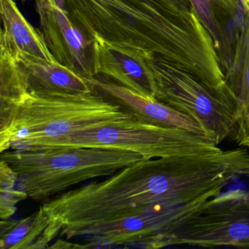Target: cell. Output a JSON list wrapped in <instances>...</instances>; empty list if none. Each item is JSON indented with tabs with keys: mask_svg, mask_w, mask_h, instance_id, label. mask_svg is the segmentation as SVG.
Segmentation results:
<instances>
[{
	"mask_svg": "<svg viewBox=\"0 0 249 249\" xmlns=\"http://www.w3.org/2000/svg\"><path fill=\"white\" fill-rule=\"evenodd\" d=\"M82 147L132 151L145 160L222 151L211 138L138 118L86 129L40 148Z\"/></svg>",
	"mask_w": 249,
	"mask_h": 249,
	"instance_id": "obj_4",
	"label": "cell"
},
{
	"mask_svg": "<svg viewBox=\"0 0 249 249\" xmlns=\"http://www.w3.org/2000/svg\"><path fill=\"white\" fill-rule=\"evenodd\" d=\"M208 198L178 205H159L136 215L101 224L84 231L82 249L122 246L157 249L163 235L200 212Z\"/></svg>",
	"mask_w": 249,
	"mask_h": 249,
	"instance_id": "obj_7",
	"label": "cell"
},
{
	"mask_svg": "<svg viewBox=\"0 0 249 249\" xmlns=\"http://www.w3.org/2000/svg\"><path fill=\"white\" fill-rule=\"evenodd\" d=\"M211 35L224 74L235 56L243 14L242 0H189Z\"/></svg>",
	"mask_w": 249,
	"mask_h": 249,
	"instance_id": "obj_11",
	"label": "cell"
},
{
	"mask_svg": "<svg viewBox=\"0 0 249 249\" xmlns=\"http://www.w3.org/2000/svg\"><path fill=\"white\" fill-rule=\"evenodd\" d=\"M0 15L2 24L0 42L14 52L57 62L51 53L42 32L24 18L14 0H0Z\"/></svg>",
	"mask_w": 249,
	"mask_h": 249,
	"instance_id": "obj_14",
	"label": "cell"
},
{
	"mask_svg": "<svg viewBox=\"0 0 249 249\" xmlns=\"http://www.w3.org/2000/svg\"><path fill=\"white\" fill-rule=\"evenodd\" d=\"M0 158L15 172L20 190L44 202L71 186L113 176L143 160L132 151L82 147L11 149L1 153Z\"/></svg>",
	"mask_w": 249,
	"mask_h": 249,
	"instance_id": "obj_3",
	"label": "cell"
},
{
	"mask_svg": "<svg viewBox=\"0 0 249 249\" xmlns=\"http://www.w3.org/2000/svg\"><path fill=\"white\" fill-rule=\"evenodd\" d=\"M18 178L3 160L0 161V218L9 219L17 211L18 202L28 197L24 191L16 189Z\"/></svg>",
	"mask_w": 249,
	"mask_h": 249,
	"instance_id": "obj_17",
	"label": "cell"
},
{
	"mask_svg": "<svg viewBox=\"0 0 249 249\" xmlns=\"http://www.w3.org/2000/svg\"><path fill=\"white\" fill-rule=\"evenodd\" d=\"M14 52L27 80L29 92L85 94L94 91L92 79L80 75L58 62H50L23 52Z\"/></svg>",
	"mask_w": 249,
	"mask_h": 249,
	"instance_id": "obj_12",
	"label": "cell"
},
{
	"mask_svg": "<svg viewBox=\"0 0 249 249\" xmlns=\"http://www.w3.org/2000/svg\"><path fill=\"white\" fill-rule=\"evenodd\" d=\"M243 198H244L246 201L249 202V191L248 192H244V193H243Z\"/></svg>",
	"mask_w": 249,
	"mask_h": 249,
	"instance_id": "obj_19",
	"label": "cell"
},
{
	"mask_svg": "<svg viewBox=\"0 0 249 249\" xmlns=\"http://www.w3.org/2000/svg\"><path fill=\"white\" fill-rule=\"evenodd\" d=\"M49 249H75V244L59 239L54 245L49 246Z\"/></svg>",
	"mask_w": 249,
	"mask_h": 249,
	"instance_id": "obj_18",
	"label": "cell"
},
{
	"mask_svg": "<svg viewBox=\"0 0 249 249\" xmlns=\"http://www.w3.org/2000/svg\"><path fill=\"white\" fill-rule=\"evenodd\" d=\"M243 14L235 56L225 73L226 81L237 98V140L249 135V5L242 0Z\"/></svg>",
	"mask_w": 249,
	"mask_h": 249,
	"instance_id": "obj_15",
	"label": "cell"
},
{
	"mask_svg": "<svg viewBox=\"0 0 249 249\" xmlns=\"http://www.w3.org/2000/svg\"><path fill=\"white\" fill-rule=\"evenodd\" d=\"M63 225L43 205L21 220H1V249H45L60 235Z\"/></svg>",
	"mask_w": 249,
	"mask_h": 249,
	"instance_id": "obj_13",
	"label": "cell"
},
{
	"mask_svg": "<svg viewBox=\"0 0 249 249\" xmlns=\"http://www.w3.org/2000/svg\"><path fill=\"white\" fill-rule=\"evenodd\" d=\"M90 38L145 51L230 95L213 40L189 0H65Z\"/></svg>",
	"mask_w": 249,
	"mask_h": 249,
	"instance_id": "obj_1",
	"label": "cell"
},
{
	"mask_svg": "<svg viewBox=\"0 0 249 249\" xmlns=\"http://www.w3.org/2000/svg\"><path fill=\"white\" fill-rule=\"evenodd\" d=\"M135 117L96 91L29 92L8 124L0 128V152L40 148L72 134Z\"/></svg>",
	"mask_w": 249,
	"mask_h": 249,
	"instance_id": "obj_2",
	"label": "cell"
},
{
	"mask_svg": "<svg viewBox=\"0 0 249 249\" xmlns=\"http://www.w3.org/2000/svg\"><path fill=\"white\" fill-rule=\"evenodd\" d=\"M28 94L27 80L14 51L0 42V128L8 124Z\"/></svg>",
	"mask_w": 249,
	"mask_h": 249,
	"instance_id": "obj_16",
	"label": "cell"
},
{
	"mask_svg": "<svg viewBox=\"0 0 249 249\" xmlns=\"http://www.w3.org/2000/svg\"><path fill=\"white\" fill-rule=\"evenodd\" d=\"M156 100L196 121L217 145L237 137V103L208 87L192 72L164 59H154Z\"/></svg>",
	"mask_w": 249,
	"mask_h": 249,
	"instance_id": "obj_5",
	"label": "cell"
},
{
	"mask_svg": "<svg viewBox=\"0 0 249 249\" xmlns=\"http://www.w3.org/2000/svg\"><path fill=\"white\" fill-rule=\"evenodd\" d=\"M243 1L249 5V0H243Z\"/></svg>",
	"mask_w": 249,
	"mask_h": 249,
	"instance_id": "obj_20",
	"label": "cell"
},
{
	"mask_svg": "<svg viewBox=\"0 0 249 249\" xmlns=\"http://www.w3.org/2000/svg\"><path fill=\"white\" fill-rule=\"evenodd\" d=\"M41 32L54 59L86 78H97L95 40L72 21L65 0H36Z\"/></svg>",
	"mask_w": 249,
	"mask_h": 249,
	"instance_id": "obj_8",
	"label": "cell"
},
{
	"mask_svg": "<svg viewBox=\"0 0 249 249\" xmlns=\"http://www.w3.org/2000/svg\"><path fill=\"white\" fill-rule=\"evenodd\" d=\"M244 136L248 137V138H249V135H244ZM244 136H242V137H244ZM240 138H241V137H240ZM239 138H238V139H239Z\"/></svg>",
	"mask_w": 249,
	"mask_h": 249,
	"instance_id": "obj_21",
	"label": "cell"
},
{
	"mask_svg": "<svg viewBox=\"0 0 249 249\" xmlns=\"http://www.w3.org/2000/svg\"><path fill=\"white\" fill-rule=\"evenodd\" d=\"M233 191L211 198L205 208L164 234L158 249L173 246L249 248V202Z\"/></svg>",
	"mask_w": 249,
	"mask_h": 249,
	"instance_id": "obj_6",
	"label": "cell"
},
{
	"mask_svg": "<svg viewBox=\"0 0 249 249\" xmlns=\"http://www.w3.org/2000/svg\"><path fill=\"white\" fill-rule=\"evenodd\" d=\"M95 57L97 75L109 77L140 95L156 100L154 55L96 40Z\"/></svg>",
	"mask_w": 249,
	"mask_h": 249,
	"instance_id": "obj_9",
	"label": "cell"
},
{
	"mask_svg": "<svg viewBox=\"0 0 249 249\" xmlns=\"http://www.w3.org/2000/svg\"><path fill=\"white\" fill-rule=\"evenodd\" d=\"M21 2H25L26 0H21Z\"/></svg>",
	"mask_w": 249,
	"mask_h": 249,
	"instance_id": "obj_22",
	"label": "cell"
},
{
	"mask_svg": "<svg viewBox=\"0 0 249 249\" xmlns=\"http://www.w3.org/2000/svg\"><path fill=\"white\" fill-rule=\"evenodd\" d=\"M92 85L94 91L141 120L158 126L184 129L208 138L196 121L157 100L147 98L118 83L97 77L92 80Z\"/></svg>",
	"mask_w": 249,
	"mask_h": 249,
	"instance_id": "obj_10",
	"label": "cell"
}]
</instances>
